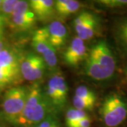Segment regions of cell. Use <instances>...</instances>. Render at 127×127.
Segmentation results:
<instances>
[{
  "mask_svg": "<svg viewBox=\"0 0 127 127\" xmlns=\"http://www.w3.org/2000/svg\"><path fill=\"white\" fill-rule=\"evenodd\" d=\"M116 65V59L109 44L105 40H99L88 53L84 71L93 80L105 81L113 76Z\"/></svg>",
  "mask_w": 127,
  "mask_h": 127,
  "instance_id": "1",
  "label": "cell"
},
{
  "mask_svg": "<svg viewBox=\"0 0 127 127\" xmlns=\"http://www.w3.org/2000/svg\"><path fill=\"white\" fill-rule=\"evenodd\" d=\"M55 113L38 83L28 87L26 102L23 111L15 124L23 126H36L47 117Z\"/></svg>",
  "mask_w": 127,
  "mask_h": 127,
  "instance_id": "2",
  "label": "cell"
},
{
  "mask_svg": "<svg viewBox=\"0 0 127 127\" xmlns=\"http://www.w3.org/2000/svg\"><path fill=\"white\" fill-rule=\"evenodd\" d=\"M105 127H118L127 119V98L119 92L105 96L99 109Z\"/></svg>",
  "mask_w": 127,
  "mask_h": 127,
  "instance_id": "3",
  "label": "cell"
},
{
  "mask_svg": "<svg viewBox=\"0 0 127 127\" xmlns=\"http://www.w3.org/2000/svg\"><path fill=\"white\" fill-rule=\"evenodd\" d=\"M28 87L16 86L6 91L1 103L4 117L9 122L14 123L23 111L26 102Z\"/></svg>",
  "mask_w": 127,
  "mask_h": 127,
  "instance_id": "4",
  "label": "cell"
},
{
  "mask_svg": "<svg viewBox=\"0 0 127 127\" xmlns=\"http://www.w3.org/2000/svg\"><path fill=\"white\" fill-rule=\"evenodd\" d=\"M47 68L43 58L35 53H29L26 55L20 64V71L23 77L29 81L40 80Z\"/></svg>",
  "mask_w": 127,
  "mask_h": 127,
  "instance_id": "5",
  "label": "cell"
},
{
  "mask_svg": "<svg viewBox=\"0 0 127 127\" xmlns=\"http://www.w3.org/2000/svg\"><path fill=\"white\" fill-rule=\"evenodd\" d=\"M37 20L35 14L30 7L27 1H18L11 17L15 28L19 31H27L32 28Z\"/></svg>",
  "mask_w": 127,
  "mask_h": 127,
  "instance_id": "6",
  "label": "cell"
},
{
  "mask_svg": "<svg viewBox=\"0 0 127 127\" xmlns=\"http://www.w3.org/2000/svg\"><path fill=\"white\" fill-rule=\"evenodd\" d=\"M38 31L55 49L62 47L66 44L68 32L66 28L60 21H53Z\"/></svg>",
  "mask_w": 127,
  "mask_h": 127,
  "instance_id": "7",
  "label": "cell"
},
{
  "mask_svg": "<svg viewBox=\"0 0 127 127\" xmlns=\"http://www.w3.org/2000/svg\"><path fill=\"white\" fill-rule=\"evenodd\" d=\"M87 55V47L85 41L78 37H76L64 52V62L68 66L76 67L79 64L86 59Z\"/></svg>",
  "mask_w": 127,
  "mask_h": 127,
  "instance_id": "8",
  "label": "cell"
},
{
  "mask_svg": "<svg viewBox=\"0 0 127 127\" xmlns=\"http://www.w3.org/2000/svg\"><path fill=\"white\" fill-rule=\"evenodd\" d=\"M59 72H55L48 80L45 89V95L55 113L63 111L64 107L61 102L58 90Z\"/></svg>",
  "mask_w": 127,
  "mask_h": 127,
  "instance_id": "9",
  "label": "cell"
},
{
  "mask_svg": "<svg viewBox=\"0 0 127 127\" xmlns=\"http://www.w3.org/2000/svg\"><path fill=\"white\" fill-rule=\"evenodd\" d=\"M30 7L35 14L37 20L45 21L52 17L55 12V1L52 0H31Z\"/></svg>",
  "mask_w": 127,
  "mask_h": 127,
  "instance_id": "10",
  "label": "cell"
},
{
  "mask_svg": "<svg viewBox=\"0 0 127 127\" xmlns=\"http://www.w3.org/2000/svg\"><path fill=\"white\" fill-rule=\"evenodd\" d=\"M81 7V3L75 0H57L55 1V9L61 16H68L76 12Z\"/></svg>",
  "mask_w": 127,
  "mask_h": 127,
  "instance_id": "11",
  "label": "cell"
},
{
  "mask_svg": "<svg viewBox=\"0 0 127 127\" xmlns=\"http://www.w3.org/2000/svg\"><path fill=\"white\" fill-rule=\"evenodd\" d=\"M21 62L14 52L4 49L0 52V66L20 71Z\"/></svg>",
  "mask_w": 127,
  "mask_h": 127,
  "instance_id": "12",
  "label": "cell"
},
{
  "mask_svg": "<svg viewBox=\"0 0 127 127\" xmlns=\"http://www.w3.org/2000/svg\"><path fill=\"white\" fill-rule=\"evenodd\" d=\"M99 26V19L97 18V16H95V15L92 14L81 35L78 37L84 41L91 40L95 36L96 32L98 31Z\"/></svg>",
  "mask_w": 127,
  "mask_h": 127,
  "instance_id": "13",
  "label": "cell"
},
{
  "mask_svg": "<svg viewBox=\"0 0 127 127\" xmlns=\"http://www.w3.org/2000/svg\"><path fill=\"white\" fill-rule=\"evenodd\" d=\"M88 117L86 111L71 107L67 109L65 115V123L66 127H71L81 119Z\"/></svg>",
  "mask_w": 127,
  "mask_h": 127,
  "instance_id": "14",
  "label": "cell"
},
{
  "mask_svg": "<svg viewBox=\"0 0 127 127\" xmlns=\"http://www.w3.org/2000/svg\"><path fill=\"white\" fill-rule=\"evenodd\" d=\"M116 36L119 45L127 54V18L122 19L117 24Z\"/></svg>",
  "mask_w": 127,
  "mask_h": 127,
  "instance_id": "15",
  "label": "cell"
},
{
  "mask_svg": "<svg viewBox=\"0 0 127 127\" xmlns=\"http://www.w3.org/2000/svg\"><path fill=\"white\" fill-rule=\"evenodd\" d=\"M20 71L0 66V84L3 86L11 83L18 76Z\"/></svg>",
  "mask_w": 127,
  "mask_h": 127,
  "instance_id": "16",
  "label": "cell"
},
{
  "mask_svg": "<svg viewBox=\"0 0 127 127\" xmlns=\"http://www.w3.org/2000/svg\"><path fill=\"white\" fill-rule=\"evenodd\" d=\"M92 13L88 11H82L81 13L78 15L73 20V27L75 31L77 34V37L81 35L84 27L86 26L87 22L88 21Z\"/></svg>",
  "mask_w": 127,
  "mask_h": 127,
  "instance_id": "17",
  "label": "cell"
},
{
  "mask_svg": "<svg viewBox=\"0 0 127 127\" xmlns=\"http://www.w3.org/2000/svg\"><path fill=\"white\" fill-rule=\"evenodd\" d=\"M95 103H96V101L87 100L85 98L78 97L76 95H74L73 98V107L77 109L86 111V112L92 111L95 107Z\"/></svg>",
  "mask_w": 127,
  "mask_h": 127,
  "instance_id": "18",
  "label": "cell"
},
{
  "mask_svg": "<svg viewBox=\"0 0 127 127\" xmlns=\"http://www.w3.org/2000/svg\"><path fill=\"white\" fill-rule=\"evenodd\" d=\"M45 62L46 64L47 68L49 70H55L57 64H58V59L57 57V53H56V49L53 47H51L49 50L44 53L41 56Z\"/></svg>",
  "mask_w": 127,
  "mask_h": 127,
  "instance_id": "19",
  "label": "cell"
},
{
  "mask_svg": "<svg viewBox=\"0 0 127 127\" xmlns=\"http://www.w3.org/2000/svg\"><path fill=\"white\" fill-rule=\"evenodd\" d=\"M18 2V0H3L0 8V14L8 21L11 19L15 7Z\"/></svg>",
  "mask_w": 127,
  "mask_h": 127,
  "instance_id": "20",
  "label": "cell"
},
{
  "mask_svg": "<svg viewBox=\"0 0 127 127\" xmlns=\"http://www.w3.org/2000/svg\"><path fill=\"white\" fill-rule=\"evenodd\" d=\"M75 95L87 100L97 101V97L94 91L86 86H79L77 87L75 91Z\"/></svg>",
  "mask_w": 127,
  "mask_h": 127,
  "instance_id": "21",
  "label": "cell"
},
{
  "mask_svg": "<svg viewBox=\"0 0 127 127\" xmlns=\"http://www.w3.org/2000/svg\"><path fill=\"white\" fill-rule=\"evenodd\" d=\"M98 4L109 9H122L127 6V0H100Z\"/></svg>",
  "mask_w": 127,
  "mask_h": 127,
  "instance_id": "22",
  "label": "cell"
},
{
  "mask_svg": "<svg viewBox=\"0 0 127 127\" xmlns=\"http://www.w3.org/2000/svg\"><path fill=\"white\" fill-rule=\"evenodd\" d=\"M59 126V123L54 116L51 115L42 122L35 126V127H57Z\"/></svg>",
  "mask_w": 127,
  "mask_h": 127,
  "instance_id": "23",
  "label": "cell"
},
{
  "mask_svg": "<svg viewBox=\"0 0 127 127\" xmlns=\"http://www.w3.org/2000/svg\"><path fill=\"white\" fill-rule=\"evenodd\" d=\"M91 125V119L88 116L85 118L81 119L79 122L75 124L71 127H90Z\"/></svg>",
  "mask_w": 127,
  "mask_h": 127,
  "instance_id": "24",
  "label": "cell"
},
{
  "mask_svg": "<svg viewBox=\"0 0 127 127\" xmlns=\"http://www.w3.org/2000/svg\"><path fill=\"white\" fill-rule=\"evenodd\" d=\"M8 21L0 14V29L4 30V27L8 23Z\"/></svg>",
  "mask_w": 127,
  "mask_h": 127,
  "instance_id": "25",
  "label": "cell"
},
{
  "mask_svg": "<svg viewBox=\"0 0 127 127\" xmlns=\"http://www.w3.org/2000/svg\"><path fill=\"white\" fill-rule=\"evenodd\" d=\"M4 30H1V29H0V41L2 40V39H3V37H4Z\"/></svg>",
  "mask_w": 127,
  "mask_h": 127,
  "instance_id": "26",
  "label": "cell"
},
{
  "mask_svg": "<svg viewBox=\"0 0 127 127\" xmlns=\"http://www.w3.org/2000/svg\"><path fill=\"white\" fill-rule=\"evenodd\" d=\"M4 49V45L2 41H0V52Z\"/></svg>",
  "mask_w": 127,
  "mask_h": 127,
  "instance_id": "27",
  "label": "cell"
},
{
  "mask_svg": "<svg viewBox=\"0 0 127 127\" xmlns=\"http://www.w3.org/2000/svg\"><path fill=\"white\" fill-rule=\"evenodd\" d=\"M124 74H125V78H126V79H127V66H126L125 70H124Z\"/></svg>",
  "mask_w": 127,
  "mask_h": 127,
  "instance_id": "28",
  "label": "cell"
},
{
  "mask_svg": "<svg viewBox=\"0 0 127 127\" xmlns=\"http://www.w3.org/2000/svg\"><path fill=\"white\" fill-rule=\"evenodd\" d=\"M2 1H3V0H0V8L1 6V4H2Z\"/></svg>",
  "mask_w": 127,
  "mask_h": 127,
  "instance_id": "29",
  "label": "cell"
},
{
  "mask_svg": "<svg viewBox=\"0 0 127 127\" xmlns=\"http://www.w3.org/2000/svg\"><path fill=\"white\" fill-rule=\"evenodd\" d=\"M3 86H2V85H1V84H0V92H1V88H3Z\"/></svg>",
  "mask_w": 127,
  "mask_h": 127,
  "instance_id": "30",
  "label": "cell"
},
{
  "mask_svg": "<svg viewBox=\"0 0 127 127\" xmlns=\"http://www.w3.org/2000/svg\"><path fill=\"white\" fill-rule=\"evenodd\" d=\"M59 127V126H58V127Z\"/></svg>",
  "mask_w": 127,
  "mask_h": 127,
  "instance_id": "31",
  "label": "cell"
},
{
  "mask_svg": "<svg viewBox=\"0 0 127 127\" xmlns=\"http://www.w3.org/2000/svg\"></svg>",
  "mask_w": 127,
  "mask_h": 127,
  "instance_id": "32",
  "label": "cell"
}]
</instances>
